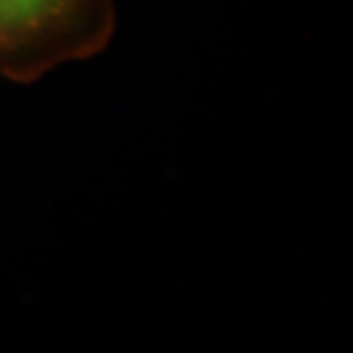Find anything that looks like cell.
<instances>
[{"label":"cell","instance_id":"1","mask_svg":"<svg viewBox=\"0 0 353 353\" xmlns=\"http://www.w3.org/2000/svg\"><path fill=\"white\" fill-rule=\"evenodd\" d=\"M116 34V0H0V79L32 85L92 59Z\"/></svg>","mask_w":353,"mask_h":353}]
</instances>
